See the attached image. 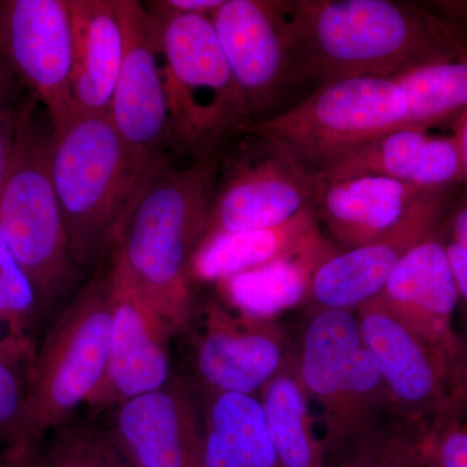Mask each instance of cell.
Segmentation results:
<instances>
[{
    "label": "cell",
    "instance_id": "obj_1",
    "mask_svg": "<svg viewBox=\"0 0 467 467\" xmlns=\"http://www.w3.org/2000/svg\"><path fill=\"white\" fill-rule=\"evenodd\" d=\"M292 77L308 94L347 78H395L427 64L467 60L466 27L393 0L288 2Z\"/></svg>",
    "mask_w": 467,
    "mask_h": 467
},
{
    "label": "cell",
    "instance_id": "obj_2",
    "mask_svg": "<svg viewBox=\"0 0 467 467\" xmlns=\"http://www.w3.org/2000/svg\"><path fill=\"white\" fill-rule=\"evenodd\" d=\"M217 160L174 168L160 158L144 175L104 252L169 337L195 308L190 263L207 232Z\"/></svg>",
    "mask_w": 467,
    "mask_h": 467
},
{
    "label": "cell",
    "instance_id": "obj_3",
    "mask_svg": "<svg viewBox=\"0 0 467 467\" xmlns=\"http://www.w3.org/2000/svg\"><path fill=\"white\" fill-rule=\"evenodd\" d=\"M295 358L306 395L321 413L326 466L370 456L404 420L362 342L356 312L317 308Z\"/></svg>",
    "mask_w": 467,
    "mask_h": 467
},
{
    "label": "cell",
    "instance_id": "obj_4",
    "mask_svg": "<svg viewBox=\"0 0 467 467\" xmlns=\"http://www.w3.org/2000/svg\"><path fill=\"white\" fill-rule=\"evenodd\" d=\"M155 26L169 113V140L192 160H217L251 125L244 95L211 16L171 14L144 3Z\"/></svg>",
    "mask_w": 467,
    "mask_h": 467
},
{
    "label": "cell",
    "instance_id": "obj_5",
    "mask_svg": "<svg viewBox=\"0 0 467 467\" xmlns=\"http://www.w3.org/2000/svg\"><path fill=\"white\" fill-rule=\"evenodd\" d=\"M110 326V278L103 256L90 281L58 310L38 344L17 447L39 450L88 404L106 374Z\"/></svg>",
    "mask_w": 467,
    "mask_h": 467
},
{
    "label": "cell",
    "instance_id": "obj_6",
    "mask_svg": "<svg viewBox=\"0 0 467 467\" xmlns=\"http://www.w3.org/2000/svg\"><path fill=\"white\" fill-rule=\"evenodd\" d=\"M27 109L0 192V230L36 288L42 315L67 303L82 270L70 254L69 239L51 175L52 128Z\"/></svg>",
    "mask_w": 467,
    "mask_h": 467
},
{
    "label": "cell",
    "instance_id": "obj_7",
    "mask_svg": "<svg viewBox=\"0 0 467 467\" xmlns=\"http://www.w3.org/2000/svg\"><path fill=\"white\" fill-rule=\"evenodd\" d=\"M52 134V182L70 254L79 269H92L140 182L109 115L77 113Z\"/></svg>",
    "mask_w": 467,
    "mask_h": 467
},
{
    "label": "cell",
    "instance_id": "obj_8",
    "mask_svg": "<svg viewBox=\"0 0 467 467\" xmlns=\"http://www.w3.org/2000/svg\"><path fill=\"white\" fill-rule=\"evenodd\" d=\"M407 100L393 78H347L321 86L265 121L248 126L278 143L313 177L383 135L404 128Z\"/></svg>",
    "mask_w": 467,
    "mask_h": 467
},
{
    "label": "cell",
    "instance_id": "obj_9",
    "mask_svg": "<svg viewBox=\"0 0 467 467\" xmlns=\"http://www.w3.org/2000/svg\"><path fill=\"white\" fill-rule=\"evenodd\" d=\"M312 177L275 140L243 131L217 158L204 238L284 225L312 207Z\"/></svg>",
    "mask_w": 467,
    "mask_h": 467
},
{
    "label": "cell",
    "instance_id": "obj_10",
    "mask_svg": "<svg viewBox=\"0 0 467 467\" xmlns=\"http://www.w3.org/2000/svg\"><path fill=\"white\" fill-rule=\"evenodd\" d=\"M287 7L275 0H223L211 15L251 124L290 109L300 92L292 77Z\"/></svg>",
    "mask_w": 467,
    "mask_h": 467
},
{
    "label": "cell",
    "instance_id": "obj_11",
    "mask_svg": "<svg viewBox=\"0 0 467 467\" xmlns=\"http://www.w3.org/2000/svg\"><path fill=\"white\" fill-rule=\"evenodd\" d=\"M0 58L42 104L52 130L77 115L69 0L0 2Z\"/></svg>",
    "mask_w": 467,
    "mask_h": 467
},
{
    "label": "cell",
    "instance_id": "obj_12",
    "mask_svg": "<svg viewBox=\"0 0 467 467\" xmlns=\"http://www.w3.org/2000/svg\"><path fill=\"white\" fill-rule=\"evenodd\" d=\"M356 316L362 342L376 358L399 416L408 422H429L462 379L467 350L451 358L436 348L378 297L362 304Z\"/></svg>",
    "mask_w": 467,
    "mask_h": 467
},
{
    "label": "cell",
    "instance_id": "obj_13",
    "mask_svg": "<svg viewBox=\"0 0 467 467\" xmlns=\"http://www.w3.org/2000/svg\"><path fill=\"white\" fill-rule=\"evenodd\" d=\"M186 328H192L193 371L209 392L260 395L295 358L275 319L248 317L214 301L193 308Z\"/></svg>",
    "mask_w": 467,
    "mask_h": 467
},
{
    "label": "cell",
    "instance_id": "obj_14",
    "mask_svg": "<svg viewBox=\"0 0 467 467\" xmlns=\"http://www.w3.org/2000/svg\"><path fill=\"white\" fill-rule=\"evenodd\" d=\"M125 30V52L110 101L109 117L121 138L138 182L169 140V113L155 26L146 5L117 0Z\"/></svg>",
    "mask_w": 467,
    "mask_h": 467
},
{
    "label": "cell",
    "instance_id": "obj_15",
    "mask_svg": "<svg viewBox=\"0 0 467 467\" xmlns=\"http://www.w3.org/2000/svg\"><path fill=\"white\" fill-rule=\"evenodd\" d=\"M457 199L456 187L423 192L389 233L352 250L335 251L316 269L309 299L317 308L348 312L376 299L402 257L441 227Z\"/></svg>",
    "mask_w": 467,
    "mask_h": 467
},
{
    "label": "cell",
    "instance_id": "obj_16",
    "mask_svg": "<svg viewBox=\"0 0 467 467\" xmlns=\"http://www.w3.org/2000/svg\"><path fill=\"white\" fill-rule=\"evenodd\" d=\"M107 265L112 326L106 374L85 405L92 414L106 413L131 399L158 391L174 377L168 349L171 337L130 285L110 269L109 261Z\"/></svg>",
    "mask_w": 467,
    "mask_h": 467
},
{
    "label": "cell",
    "instance_id": "obj_17",
    "mask_svg": "<svg viewBox=\"0 0 467 467\" xmlns=\"http://www.w3.org/2000/svg\"><path fill=\"white\" fill-rule=\"evenodd\" d=\"M109 413L107 429L135 467H205L202 413L180 378Z\"/></svg>",
    "mask_w": 467,
    "mask_h": 467
},
{
    "label": "cell",
    "instance_id": "obj_18",
    "mask_svg": "<svg viewBox=\"0 0 467 467\" xmlns=\"http://www.w3.org/2000/svg\"><path fill=\"white\" fill-rule=\"evenodd\" d=\"M377 297L436 348L451 358L465 355V346L454 330L461 297L439 229L402 257Z\"/></svg>",
    "mask_w": 467,
    "mask_h": 467
},
{
    "label": "cell",
    "instance_id": "obj_19",
    "mask_svg": "<svg viewBox=\"0 0 467 467\" xmlns=\"http://www.w3.org/2000/svg\"><path fill=\"white\" fill-rule=\"evenodd\" d=\"M364 175L391 178L423 192L454 189L462 183L459 144L454 135L401 128L337 160L312 181L318 186Z\"/></svg>",
    "mask_w": 467,
    "mask_h": 467
},
{
    "label": "cell",
    "instance_id": "obj_20",
    "mask_svg": "<svg viewBox=\"0 0 467 467\" xmlns=\"http://www.w3.org/2000/svg\"><path fill=\"white\" fill-rule=\"evenodd\" d=\"M422 192L391 178L364 175L315 186L312 208L319 227L346 251L392 230Z\"/></svg>",
    "mask_w": 467,
    "mask_h": 467
},
{
    "label": "cell",
    "instance_id": "obj_21",
    "mask_svg": "<svg viewBox=\"0 0 467 467\" xmlns=\"http://www.w3.org/2000/svg\"><path fill=\"white\" fill-rule=\"evenodd\" d=\"M77 113L109 115L125 52L117 0H69Z\"/></svg>",
    "mask_w": 467,
    "mask_h": 467
},
{
    "label": "cell",
    "instance_id": "obj_22",
    "mask_svg": "<svg viewBox=\"0 0 467 467\" xmlns=\"http://www.w3.org/2000/svg\"><path fill=\"white\" fill-rule=\"evenodd\" d=\"M325 236L312 207L284 225L218 234L202 239L190 263V279L218 282L296 254Z\"/></svg>",
    "mask_w": 467,
    "mask_h": 467
},
{
    "label": "cell",
    "instance_id": "obj_23",
    "mask_svg": "<svg viewBox=\"0 0 467 467\" xmlns=\"http://www.w3.org/2000/svg\"><path fill=\"white\" fill-rule=\"evenodd\" d=\"M337 251L322 236L296 254L218 282L221 295L235 312L259 319H275L309 299L313 275Z\"/></svg>",
    "mask_w": 467,
    "mask_h": 467
},
{
    "label": "cell",
    "instance_id": "obj_24",
    "mask_svg": "<svg viewBox=\"0 0 467 467\" xmlns=\"http://www.w3.org/2000/svg\"><path fill=\"white\" fill-rule=\"evenodd\" d=\"M202 413L205 467H285L257 396L209 392Z\"/></svg>",
    "mask_w": 467,
    "mask_h": 467
},
{
    "label": "cell",
    "instance_id": "obj_25",
    "mask_svg": "<svg viewBox=\"0 0 467 467\" xmlns=\"http://www.w3.org/2000/svg\"><path fill=\"white\" fill-rule=\"evenodd\" d=\"M259 399L267 432L284 466L327 467L296 358L264 387Z\"/></svg>",
    "mask_w": 467,
    "mask_h": 467
},
{
    "label": "cell",
    "instance_id": "obj_26",
    "mask_svg": "<svg viewBox=\"0 0 467 467\" xmlns=\"http://www.w3.org/2000/svg\"><path fill=\"white\" fill-rule=\"evenodd\" d=\"M393 79L407 100L404 128L429 130L467 110V60L427 64Z\"/></svg>",
    "mask_w": 467,
    "mask_h": 467
},
{
    "label": "cell",
    "instance_id": "obj_27",
    "mask_svg": "<svg viewBox=\"0 0 467 467\" xmlns=\"http://www.w3.org/2000/svg\"><path fill=\"white\" fill-rule=\"evenodd\" d=\"M42 316L36 288L0 230V346L38 348L34 334Z\"/></svg>",
    "mask_w": 467,
    "mask_h": 467
},
{
    "label": "cell",
    "instance_id": "obj_28",
    "mask_svg": "<svg viewBox=\"0 0 467 467\" xmlns=\"http://www.w3.org/2000/svg\"><path fill=\"white\" fill-rule=\"evenodd\" d=\"M46 441L41 467H135L107 427L72 420Z\"/></svg>",
    "mask_w": 467,
    "mask_h": 467
},
{
    "label": "cell",
    "instance_id": "obj_29",
    "mask_svg": "<svg viewBox=\"0 0 467 467\" xmlns=\"http://www.w3.org/2000/svg\"><path fill=\"white\" fill-rule=\"evenodd\" d=\"M36 356V349L0 346V451L20 442Z\"/></svg>",
    "mask_w": 467,
    "mask_h": 467
},
{
    "label": "cell",
    "instance_id": "obj_30",
    "mask_svg": "<svg viewBox=\"0 0 467 467\" xmlns=\"http://www.w3.org/2000/svg\"><path fill=\"white\" fill-rule=\"evenodd\" d=\"M427 438L439 467H467V371L448 404L427 422Z\"/></svg>",
    "mask_w": 467,
    "mask_h": 467
},
{
    "label": "cell",
    "instance_id": "obj_31",
    "mask_svg": "<svg viewBox=\"0 0 467 467\" xmlns=\"http://www.w3.org/2000/svg\"><path fill=\"white\" fill-rule=\"evenodd\" d=\"M373 467H439L427 438V422L399 423L374 451Z\"/></svg>",
    "mask_w": 467,
    "mask_h": 467
},
{
    "label": "cell",
    "instance_id": "obj_32",
    "mask_svg": "<svg viewBox=\"0 0 467 467\" xmlns=\"http://www.w3.org/2000/svg\"><path fill=\"white\" fill-rule=\"evenodd\" d=\"M21 88H26L0 58V192L11 164L21 122L34 100H23Z\"/></svg>",
    "mask_w": 467,
    "mask_h": 467
},
{
    "label": "cell",
    "instance_id": "obj_33",
    "mask_svg": "<svg viewBox=\"0 0 467 467\" xmlns=\"http://www.w3.org/2000/svg\"><path fill=\"white\" fill-rule=\"evenodd\" d=\"M439 236L461 301L467 306V196H461L439 227Z\"/></svg>",
    "mask_w": 467,
    "mask_h": 467
},
{
    "label": "cell",
    "instance_id": "obj_34",
    "mask_svg": "<svg viewBox=\"0 0 467 467\" xmlns=\"http://www.w3.org/2000/svg\"><path fill=\"white\" fill-rule=\"evenodd\" d=\"M223 0H159V2L150 3L153 7L171 12V14L211 16L223 5Z\"/></svg>",
    "mask_w": 467,
    "mask_h": 467
},
{
    "label": "cell",
    "instance_id": "obj_35",
    "mask_svg": "<svg viewBox=\"0 0 467 467\" xmlns=\"http://www.w3.org/2000/svg\"><path fill=\"white\" fill-rule=\"evenodd\" d=\"M0 467H41L38 450L12 447L0 451Z\"/></svg>",
    "mask_w": 467,
    "mask_h": 467
},
{
    "label": "cell",
    "instance_id": "obj_36",
    "mask_svg": "<svg viewBox=\"0 0 467 467\" xmlns=\"http://www.w3.org/2000/svg\"><path fill=\"white\" fill-rule=\"evenodd\" d=\"M453 135L459 144L462 183L465 184L467 196V110L454 119Z\"/></svg>",
    "mask_w": 467,
    "mask_h": 467
},
{
    "label": "cell",
    "instance_id": "obj_37",
    "mask_svg": "<svg viewBox=\"0 0 467 467\" xmlns=\"http://www.w3.org/2000/svg\"><path fill=\"white\" fill-rule=\"evenodd\" d=\"M343 467H373V454L364 457V459L355 461V462L348 463V465Z\"/></svg>",
    "mask_w": 467,
    "mask_h": 467
},
{
    "label": "cell",
    "instance_id": "obj_38",
    "mask_svg": "<svg viewBox=\"0 0 467 467\" xmlns=\"http://www.w3.org/2000/svg\"><path fill=\"white\" fill-rule=\"evenodd\" d=\"M463 333L460 335L461 340H462L463 346L467 350V306H465V309H463Z\"/></svg>",
    "mask_w": 467,
    "mask_h": 467
}]
</instances>
